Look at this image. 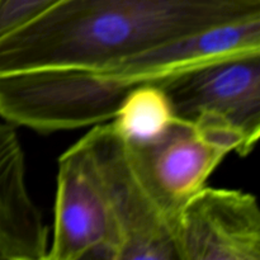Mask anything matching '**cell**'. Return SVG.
Masks as SVG:
<instances>
[{"label":"cell","instance_id":"cell-1","mask_svg":"<svg viewBox=\"0 0 260 260\" xmlns=\"http://www.w3.org/2000/svg\"><path fill=\"white\" fill-rule=\"evenodd\" d=\"M255 17L260 0H65L0 37V78L106 70L170 41Z\"/></svg>","mask_w":260,"mask_h":260},{"label":"cell","instance_id":"cell-2","mask_svg":"<svg viewBox=\"0 0 260 260\" xmlns=\"http://www.w3.org/2000/svg\"><path fill=\"white\" fill-rule=\"evenodd\" d=\"M155 84L175 118L230 137L240 156L253 151L260 137V51L208 61Z\"/></svg>","mask_w":260,"mask_h":260},{"label":"cell","instance_id":"cell-3","mask_svg":"<svg viewBox=\"0 0 260 260\" xmlns=\"http://www.w3.org/2000/svg\"><path fill=\"white\" fill-rule=\"evenodd\" d=\"M135 88L85 69L13 74L0 78V117L45 134L95 126L113 119Z\"/></svg>","mask_w":260,"mask_h":260},{"label":"cell","instance_id":"cell-4","mask_svg":"<svg viewBox=\"0 0 260 260\" xmlns=\"http://www.w3.org/2000/svg\"><path fill=\"white\" fill-rule=\"evenodd\" d=\"M124 142L140 184L174 230L182 208L206 187L223 157L236 150L230 137L179 118L173 119L157 139Z\"/></svg>","mask_w":260,"mask_h":260},{"label":"cell","instance_id":"cell-5","mask_svg":"<svg viewBox=\"0 0 260 260\" xmlns=\"http://www.w3.org/2000/svg\"><path fill=\"white\" fill-rule=\"evenodd\" d=\"M95 156L117 236V260H179L174 226L135 175L126 142L112 123L84 136Z\"/></svg>","mask_w":260,"mask_h":260},{"label":"cell","instance_id":"cell-6","mask_svg":"<svg viewBox=\"0 0 260 260\" xmlns=\"http://www.w3.org/2000/svg\"><path fill=\"white\" fill-rule=\"evenodd\" d=\"M53 236L46 260H117V236L95 156L85 137L58 159Z\"/></svg>","mask_w":260,"mask_h":260},{"label":"cell","instance_id":"cell-7","mask_svg":"<svg viewBox=\"0 0 260 260\" xmlns=\"http://www.w3.org/2000/svg\"><path fill=\"white\" fill-rule=\"evenodd\" d=\"M179 260H260V210L250 193L202 188L175 223Z\"/></svg>","mask_w":260,"mask_h":260},{"label":"cell","instance_id":"cell-8","mask_svg":"<svg viewBox=\"0 0 260 260\" xmlns=\"http://www.w3.org/2000/svg\"><path fill=\"white\" fill-rule=\"evenodd\" d=\"M48 229L25 182L15 126L0 123V259L46 260Z\"/></svg>","mask_w":260,"mask_h":260},{"label":"cell","instance_id":"cell-9","mask_svg":"<svg viewBox=\"0 0 260 260\" xmlns=\"http://www.w3.org/2000/svg\"><path fill=\"white\" fill-rule=\"evenodd\" d=\"M167 94L155 83L132 89L111 123L127 142H147L161 136L174 119Z\"/></svg>","mask_w":260,"mask_h":260},{"label":"cell","instance_id":"cell-10","mask_svg":"<svg viewBox=\"0 0 260 260\" xmlns=\"http://www.w3.org/2000/svg\"><path fill=\"white\" fill-rule=\"evenodd\" d=\"M65 0H0V37L37 19Z\"/></svg>","mask_w":260,"mask_h":260}]
</instances>
